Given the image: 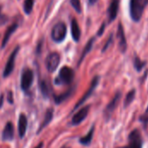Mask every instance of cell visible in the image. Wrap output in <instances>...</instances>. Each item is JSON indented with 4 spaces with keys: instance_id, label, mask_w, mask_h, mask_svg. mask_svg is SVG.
Segmentation results:
<instances>
[{
    "instance_id": "6da1fadb",
    "label": "cell",
    "mask_w": 148,
    "mask_h": 148,
    "mask_svg": "<svg viewBox=\"0 0 148 148\" xmlns=\"http://www.w3.org/2000/svg\"><path fill=\"white\" fill-rule=\"evenodd\" d=\"M148 0H130V16L134 22H139L145 10Z\"/></svg>"
},
{
    "instance_id": "7a4b0ae2",
    "label": "cell",
    "mask_w": 148,
    "mask_h": 148,
    "mask_svg": "<svg viewBox=\"0 0 148 148\" xmlns=\"http://www.w3.org/2000/svg\"><path fill=\"white\" fill-rule=\"evenodd\" d=\"M74 76H75L74 70L68 66H64L61 69L58 78L56 80V84H70L74 79Z\"/></svg>"
},
{
    "instance_id": "3957f363",
    "label": "cell",
    "mask_w": 148,
    "mask_h": 148,
    "mask_svg": "<svg viewBox=\"0 0 148 148\" xmlns=\"http://www.w3.org/2000/svg\"><path fill=\"white\" fill-rule=\"evenodd\" d=\"M67 35V26L63 22L57 23L52 29L51 37L56 42H62Z\"/></svg>"
},
{
    "instance_id": "277c9868",
    "label": "cell",
    "mask_w": 148,
    "mask_h": 148,
    "mask_svg": "<svg viewBox=\"0 0 148 148\" xmlns=\"http://www.w3.org/2000/svg\"><path fill=\"white\" fill-rule=\"evenodd\" d=\"M128 140L129 143L127 146L117 148H142V139L138 129H134L130 133L128 136Z\"/></svg>"
},
{
    "instance_id": "5b68a950",
    "label": "cell",
    "mask_w": 148,
    "mask_h": 148,
    "mask_svg": "<svg viewBox=\"0 0 148 148\" xmlns=\"http://www.w3.org/2000/svg\"><path fill=\"white\" fill-rule=\"evenodd\" d=\"M99 81H100V77L99 76H95L94 78H93V80H92V82H91V84H90V87L88 88V89L86 91V93L84 94V95L79 100V101L75 104V108H74V109H73V111H75V110H76L78 108H80L91 95H92V94L94 93V91H95V89L96 88V87H97V85H98V83H99Z\"/></svg>"
},
{
    "instance_id": "8992f818",
    "label": "cell",
    "mask_w": 148,
    "mask_h": 148,
    "mask_svg": "<svg viewBox=\"0 0 148 148\" xmlns=\"http://www.w3.org/2000/svg\"><path fill=\"white\" fill-rule=\"evenodd\" d=\"M34 79V74L33 71L29 69H26L23 71L22 76H21V88L23 91H28L32 85Z\"/></svg>"
},
{
    "instance_id": "52a82bcc",
    "label": "cell",
    "mask_w": 148,
    "mask_h": 148,
    "mask_svg": "<svg viewBox=\"0 0 148 148\" xmlns=\"http://www.w3.org/2000/svg\"><path fill=\"white\" fill-rule=\"evenodd\" d=\"M60 63V55L56 52L50 53L45 61L46 69L49 73H53L58 67Z\"/></svg>"
},
{
    "instance_id": "ba28073f",
    "label": "cell",
    "mask_w": 148,
    "mask_h": 148,
    "mask_svg": "<svg viewBox=\"0 0 148 148\" xmlns=\"http://www.w3.org/2000/svg\"><path fill=\"white\" fill-rule=\"evenodd\" d=\"M19 51V47L17 46L11 53V55L10 56L7 62H6V65H5V68H4V70H3V77L6 78L8 77L13 71L14 69V67H15V61H16V55Z\"/></svg>"
},
{
    "instance_id": "9c48e42d",
    "label": "cell",
    "mask_w": 148,
    "mask_h": 148,
    "mask_svg": "<svg viewBox=\"0 0 148 148\" xmlns=\"http://www.w3.org/2000/svg\"><path fill=\"white\" fill-rule=\"evenodd\" d=\"M117 38H118V42H119V49L122 53H125L127 49V42L126 40V36H125V30L124 27L121 23V22L119 23L118 24V30H117Z\"/></svg>"
},
{
    "instance_id": "30bf717a",
    "label": "cell",
    "mask_w": 148,
    "mask_h": 148,
    "mask_svg": "<svg viewBox=\"0 0 148 148\" xmlns=\"http://www.w3.org/2000/svg\"><path fill=\"white\" fill-rule=\"evenodd\" d=\"M121 92H117L114 95V97L112 99V101L107 105L105 110H104V115L106 117L107 120H108L110 118V116L112 115L113 112L114 111V109L116 108L118 103H119V101L121 100Z\"/></svg>"
},
{
    "instance_id": "8fae6325",
    "label": "cell",
    "mask_w": 148,
    "mask_h": 148,
    "mask_svg": "<svg viewBox=\"0 0 148 148\" xmlns=\"http://www.w3.org/2000/svg\"><path fill=\"white\" fill-rule=\"evenodd\" d=\"M89 109H90L89 106H85V107L82 108L78 112H76L72 118V124L75 126L81 124L88 116Z\"/></svg>"
},
{
    "instance_id": "7c38bea8",
    "label": "cell",
    "mask_w": 148,
    "mask_h": 148,
    "mask_svg": "<svg viewBox=\"0 0 148 148\" xmlns=\"http://www.w3.org/2000/svg\"><path fill=\"white\" fill-rule=\"evenodd\" d=\"M119 4H120V0H112L111 1L109 7H108V10L109 23L113 22L116 18L118 10H119Z\"/></svg>"
},
{
    "instance_id": "4fadbf2b",
    "label": "cell",
    "mask_w": 148,
    "mask_h": 148,
    "mask_svg": "<svg viewBox=\"0 0 148 148\" xmlns=\"http://www.w3.org/2000/svg\"><path fill=\"white\" fill-rule=\"evenodd\" d=\"M3 141H11L14 139V127L11 122H7L2 134Z\"/></svg>"
},
{
    "instance_id": "5bb4252c",
    "label": "cell",
    "mask_w": 148,
    "mask_h": 148,
    "mask_svg": "<svg viewBox=\"0 0 148 148\" xmlns=\"http://www.w3.org/2000/svg\"><path fill=\"white\" fill-rule=\"evenodd\" d=\"M27 124H28V121H27L25 114H21L19 115V120H18V134H19V137L21 139L23 138L26 134Z\"/></svg>"
},
{
    "instance_id": "9a60e30c",
    "label": "cell",
    "mask_w": 148,
    "mask_h": 148,
    "mask_svg": "<svg viewBox=\"0 0 148 148\" xmlns=\"http://www.w3.org/2000/svg\"><path fill=\"white\" fill-rule=\"evenodd\" d=\"M53 113H54V110L52 108H49L46 111L45 113V115H44V119L43 121H42L39 128H38V131H37V134H40L49 123L50 121H52V118H53Z\"/></svg>"
},
{
    "instance_id": "2e32d148",
    "label": "cell",
    "mask_w": 148,
    "mask_h": 148,
    "mask_svg": "<svg viewBox=\"0 0 148 148\" xmlns=\"http://www.w3.org/2000/svg\"><path fill=\"white\" fill-rule=\"evenodd\" d=\"M71 34L72 37L75 42H78L81 37V29L78 24V22L75 18H73L71 20Z\"/></svg>"
},
{
    "instance_id": "e0dca14e",
    "label": "cell",
    "mask_w": 148,
    "mask_h": 148,
    "mask_svg": "<svg viewBox=\"0 0 148 148\" xmlns=\"http://www.w3.org/2000/svg\"><path fill=\"white\" fill-rule=\"evenodd\" d=\"M94 42H95V37H92V38H90L89 41L87 42V44H86V46H85V48H84V49H83V51H82V56H81V57H80V59H79L78 66H80V65L82 64V62H83V60H84V58L86 57V56H87V55L90 52V50L92 49Z\"/></svg>"
},
{
    "instance_id": "ac0fdd59",
    "label": "cell",
    "mask_w": 148,
    "mask_h": 148,
    "mask_svg": "<svg viewBox=\"0 0 148 148\" xmlns=\"http://www.w3.org/2000/svg\"><path fill=\"white\" fill-rule=\"evenodd\" d=\"M16 28H17V24H16V23H13V24H11V25L7 29L5 34H4L3 39V42H2V48H4V47H5V45L7 44V42H8L10 37L11 35L15 32V30L16 29Z\"/></svg>"
},
{
    "instance_id": "d6986e66",
    "label": "cell",
    "mask_w": 148,
    "mask_h": 148,
    "mask_svg": "<svg viewBox=\"0 0 148 148\" xmlns=\"http://www.w3.org/2000/svg\"><path fill=\"white\" fill-rule=\"evenodd\" d=\"M94 132H95V127H93L90 129V131L88 133V134H87L86 136L82 137V138L79 140L80 143H81L82 145H83V146H89L90 143H91V141H92L93 136H94Z\"/></svg>"
},
{
    "instance_id": "ffe728a7",
    "label": "cell",
    "mask_w": 148,
    "mask_h": 148,
    "mask_svg": "<svg viewBox=\"0 0 148 148\" xmlns=\"http://www.w3.org/2000/svg\"><path fill=\"white\" fill-rule=\"evenodd\" d=\"M72 92H73V89H69V90H68L67 92H65V93H63V94H62V95H60L56 96V97H55V102H56V104L62 103V101H64L65 100H67V99L71 95Z\"/></svg>"
},
{
    "instance_id": "44dd1931",
    "label": "cell",
    "mask_w": 148,
    "mask_h": 148,
    "mask_svg": "<svg viewBox=\"0 0 148 148\" xmlns=\"http://www.w3.org/2000/svg\"><path fill=\"white\" fill-rule=\"evenodd\" d=\"M135 95H136V91L134 89L128 92V94L127 95V96H126V98L124 100V107L125 108L128 107L134 101V100L135 98Z\"/></svg>"
},
{
    "instance_id": "7402d4cb",
    "label": "cell",
    "mask_w": 148,
    "mask_h": 148,
    "mask_svg": "<svg viewBox=\"0 0 148 148\" xmlns=\"http://www.w3.org/2000/svg\"><path fill=\"white\" fill-rule=\"evenodd\" d=\"M39 88H40V90H41L42 95L44 97H48L49 95V88L48 83H47L45 81L42 80V81H40V82H39Z\"/></svg>"
},
{
    "instance_id": "603a6c76",
    "label": "cell",
    "mask_w": 148,
    "mask_h": 148,
    "mask_svg": "<svg viewBox=\"0 0 148 148\" xmlns=\"http://www.w3.org/2000/svg\"><path fill=\"white\" fill-rule=\"evenodd\" d=\"M134 68L136 69V70L140 72L142 70V69L146 66L147 63H146V62L141 61L138 56H135L134 61Z\"/></svg>"
},
{
    "instance_id": "cb8c5ba5",
    "label": "cell",
    "mask_w": 148,
    "mask_h": 148,
    "mask_svg": "<svg viewBox=\"0 0 148 148\" xmlns=\"http://www.w3.org/2000/svg\"><path fill=\"white\" fill-rule=\"evenodd\" d=\"M33 4H34V0H25L24 4H23V10L26 14H29L33 9Z\"/></svg>"
},
{
    "instance_id": "d4e9b609",
    "label": "cell",
    "mask_w": 148,
    "mask_h": 148,
    "mask_svg": "<svg viewBox=\"0 0 148 148\" xmlns=\"http://www.w3.org/2000/svg\"><path fill=\"white\" fill-rule=\"evenodd\" d=\"M70 3L73 6V8L75 10L76 12L81 13L82 12V5L80 0H70Z\"/></svg>"
},
{
    "instance_id": "484cf974",
    "label": "cell",
    "mask_w": 148,
    "mask_h": 148,
    "mask_svg": "<svg viewBox=\"0 0 148 148\" xmlns=\"http://www.w3.org/2000/svg\"><path fill=\"white\" fill-rule=\"evenodd\" d=\"M112 42H113V36H112V35H110V36H109L108 40L107 41L106 44L104 45V47H103V49H102V52H105V51L108 49V47H109V45L112 43Z\"/></svg>"
},
{
    "instance_id": "4316f807",
    "label": "cell",
    "mask_w": 148,
    "mask_h": 148,
    "mask_svg": "<svg viewBox=\"0 0 148 148\" xmlns=\"http://www.w3.org/2000/svg\"><path fill=\"white\" fill-rule=\"evenodd\" d=\"M104 29H105V23H102V25H101V27L100 28V29H99V31H98V36H101L102 34H103V31H104Z\"/></svg>"
},
{
    "instance_id": "83f0119b",
    "label": "cell",
    "mask_w": 148,
    "mask_h": 148,
    "mask_svg": "<svg viewBox=\"0 0 148 148\" xmlns=\"http://www.w3.org/2000/svg\"><path fill=\"white\" fill-rule=\"evenodd\" d=\"M7 100L9 101V102H10V104L13 103V96H12V93H11V92H9L8 96H7Z\"/></svg>"
},
{
    "instance_id": "f1b7e54d",
    "label": "cell",
    "mask_w": 148,
    "mask_h": 148,
    "mask_svg": "<svg viewBox=\"0 0 148 148\" xmlns=\"http://www.w3.org/2000/svg\"><path fill=\"white\" fill-rule=\"evenodd\" d=\"M3 95H1V96H0V108L3 106Z\"/></svg>"
},
{
    "instance_id": "f546056e",
    "label": "cell",
    "mask_w": 148,
    "mask_h": 148,
    "mask_svg": "<svg viewBox=\"0 0 148 148\" xmlns=\"http://www.w3.org/2000/svg\"><path fill=\"white\" fill-rule=\"evenodd\" d=\"M42 147H43V143L42 142H41V143H39L36 147L35 148H42Z\"/></svg>"
},
{
    "instance_id": "4dcf8cb0",
    "label": "cell",
    "mask_w": 148,
    "mask_h": 148,
    "mask_svg": "<svg viewBox=\"0 0 148 148\" xmlns=\"http://www.w3.org/2000/svg\"><path fill=\"white\" fill-rule=\"evenodd\" d=\"M88 1H89V3H90L91 4H94V3H95L97 0H88Z\"/></svg>"
},
{
    "instance_id": "1f68e13d",
    "label": "cell",
    "mask_w": 148,
    "mask_h": 148,
    "mask_svg": "<svg viewBox=\"0 0 148 148\" xmlns=\"http://www.w3.org/2000/svg\"><path fill=\"white\" fill-rule=\"evenodd\" d=\"M146 114H148V106H147V111H146Z\"/></svg>"
},
{
    "instance_id": "d6a6232c",
    "label": "cell",
    "mask_w": 148,
    "mask_h": 148,
    "mask_svg": "<svg viewBox=\"0 0 148 148\" xmlns=\"http://www.w3.org/2000/svg\"><path fill=\"white\" fill-rule=\"evenodd\" d=\"M62 148H69V147H62Z\"/></svg>"
},
{
    "instance_id": "836d02e7",
    "label": "cell",
    "mask_w": 148,
    "mask_h": 148,
    "mask_svg": "<svg viewBox=\"0 0 148 148\" xmlns=\"http://www.w3.org/2000/svg\"><path fill=\"white\" fill-rule=\"evenodd\" d=\"M0 11H1V8H0Z\"/></svg>"
}]
</instances>
